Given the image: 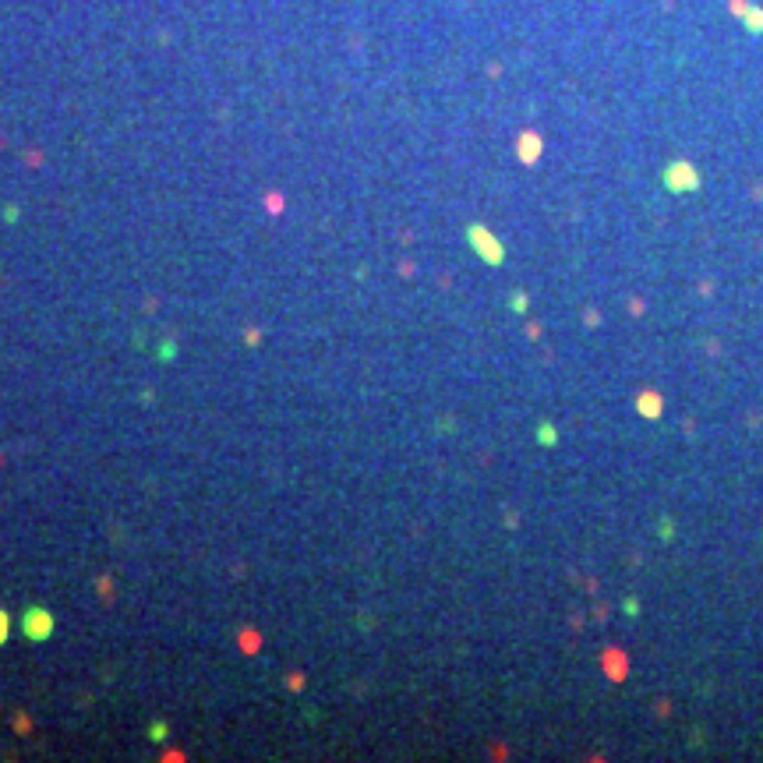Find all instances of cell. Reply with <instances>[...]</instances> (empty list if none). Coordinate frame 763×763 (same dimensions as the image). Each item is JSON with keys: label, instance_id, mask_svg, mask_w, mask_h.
Listing matches in <instances>:
<instances>
[{"label": "cell", "instance_id": "obj_1", "mask_svg": "<svg viewBox=\"0 0 763 763\" xmlns=\"http://www.w3.org/2000/svg\"><path fill=\"white\" fill-rule=\"evenodd\" d=\"M22 632L29 636L32 644H39V640H46V636L53 632V615L46 611V608H39V604H32V608H25V615H22Z\"/></svg>", "mask_w": 763, "mask_h": 763}, {"label": "cell", "instance_id": "obj_2", "mask_svg": "<svg viewBox=\"0 0 763 763\" xmlns=\"http://www.w3.org/2000/svg\"><path fill=\"white\" fill-rule=\"evenodd\" d=\"M470 244H474V251H481L484 259L495 266V262H502V244H495V237L484 230V226H470Z\"/></svg>", "mask_w": 763, "mask_h": 763}, {"label": "cell", "instance_id": "obj_3", "mask_svg": "<svg viewBox=\"0 0 763 763\" xmlns=\"http://www.w3.org/2000/svg\"><path fill=\"white\" fill-rule=\"evenodd\" d=\"M696 184H700V177L693 174L689 163H675V167L668 170V188H672V191H693Z\"/></svg>", "mask_w": 763, "mask_h": 763}, {"label": "cell", "instance_id": "obj_4", "mask_svg": "<svg viewBox=\"0 0 763 763\" xmlns=\"http://www.w3.org/2000/svg\"><path fill=\"white\" fill-rule=\"evenodd\" d=\"M8 636H11V618H8V611L0 608V647L8 644Z\"/></svg>", "mask_w": 763, "mask_h": 763}, {"label": "cell", "instance_id": "obj_5", "mask_svg": "<svg viewBox=\"0 0 763 763\" xmlns=\"http://www.w3.org/2000/svg\"><path fill=\"white\" fill-rule=\"evenodd\" d=\"M537 435H541V442H544V445H552V442H555V428H552V424H544Z\"/></svg>", "mask_w": 763, "mask_h": 763}]
</instances>
